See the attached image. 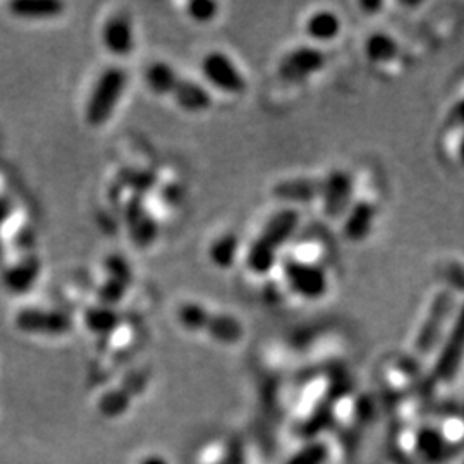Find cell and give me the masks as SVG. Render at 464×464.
Segmentation results:
<instances>
[{"instance_id": "cell-1", "label": "cell", "mask_w": 464, "mask_h": 464, "mask_svg": "<svg viewBox=\"0 0 464 464\" xmlns=\"http://www.w3.org/2000/svg\"><path fill=\"white\" fill-rule=\"evenodd\" d=\"M298 224L299 214L295 208H284L270 217L260 237L248 249L246 264L249 270L258 276L270 272L277 262V251L296 231Z\"/></svg>"}, {"instance_id": "cell-2", "label": "cell", "mask_w": 464, "mask_h": 464, "mask_svg": "<svg viewBox=\"0 0 464 464\" xmlns=\"http://www.w3.org/2000/svg\"><path fill=\"white\" fill-rule=\"evenodd\" d=\"M128 74L122 67H109L100 74L88 103H86V121L92 126L105 124L116 111L122 93L126 90Z\"/></svg>"}, {"instance_id": "cell-3", "label": "cell", "mask_w": 464, "mask_h": 464, "mask_svg": "<svg viewBox=\"0 0 464 464\" xmlns=\"http://www.w3.org/2000/svg\"><path fill=\"white\" fill-rule=\"evenodd\" d=\"M178 320L184 329L195 332H207L220 343H236L243 335V325L239 320L226 314H214L201 304L184 303L178 310Z\"/></svg>"}, {"instance_id": "cell-4", "label": "cell", "mask_w": 464, "mask_h": 464, "mask_svg": "<svg viewBox=\"0 0 464 464\" xmlns=\"http://www.w3.org/2000/svg\"><path fill=\"white\" fill-rule=\"evenodd\" d=\"M201 71L207 82L220 92L239 95L246 90V80L243 72L224 52H210L201 61Z\"/></svg>"}, {"instance_id": "cell-5", "label": "cell", "mask_w": 464, "mask_h": 464, "mask_svg": "<svg viewBox=\"0 0 464 464\" xmlns=\"http://www.w3.org/2000/svg\"><path fill=\"white\" fill-rule=\"evenodd\" d=\"M284 276L293 293L301 298L318 299L327 293V276L320 266L299 260H287L284 264Z\"/></svg>"}, {"instance_id": "cell-6", "label": "cell", "mask_w": 464, "mask_h": 464, "mask_svg": "<svg viewBox=\"0 0 464 464\" xmlns=\"http://www.w3.org/2000/svg\"><path fill=\"white\" fill-rule=\"evenodd\" d=\"M325 64V53L316 47H299L291 50L279 64L282 80L298 83L314 76Z\"/></svg>"}, {"instance_id": "cell-7", "label": "cell", "mask_w": 464, "mask_h": 464, "mask_svg": "<svg viewBox=\"0 0 464 464\" xmlns=\"http://www.w3.org/2000/svg\"><path fill=\"white\" fill-rule=\"evenodd\" d=\"M353 189L354 184L344 170H334L325 179H322V201H324V210L327 216L335 218V217L344 216L351 205L353 199Z\"/></svg>"}, {"instance_id": "cell-8", "label": "cell", "mask_w": 464, "mask_h": 464, "mask_svg": "<svg viewBox=\"0 0 464 464\" xmlns=\"http://www.w3.org/2000/svg\"><path fill=\"white\" fill-rule=\"evenodd\" d=\"M464 358V306L459 310L454 325L450 327L448 341L440 351L439 362L435 365V375L442 381H450L456 377L458 368Z\"/></svg>"}, {"instance_id": "cell-9", "label": "cell", "mask_w": 464, "mask_h": 464, "mask_svg": "<svg viewBox=\"0 0 464 464\" xmlns=\"http://www.w3.org/2000/svg\"><path fill=\"white\" fill-rule=\"evenodd\" d=\"M450 310H452V296L450 295L444 293L435 299V303L431 304L429 318L423 324L421 332L418 334L416 346L421 353H429L437 344V341L442 334V327L446 324V318L450 315Z\"/></svg>"}, {"instance_id": "cell-10", "label": "cell", "mask_w": 464, "mask_h": 464, "mask_svg": "<svg viewBox=\"0 0 464 464\" xmlns=\"http://www.w3.org/2000/svg\"><path fill=\"white\" fill-rule=\"evenodd\" d=\"M102 38L107 50L116 55H128L130 52H133L134 32L130 17L124 14L111 17L105 23Z\"/></svg>"}, {"instance_id": "cell-11", "label": "cell", "mask_w": 464, "mask_h": 464, "mask_svg": "<svg viewBox=\"0 0 464 464\" xmlns=\"http://www.w3.org/2000/svg\"><path fill=\"white\" fill-rule=\"evenodd\" d=\"M17 325L24 332H34L42 335H61L69 331L71 322L66 315L61 314L32 310L17 316Z\"/></svg>"}, {"instance_id": "cell-12", "label": "cell", "mask_w": 464, "mask_h": 464, "mask_svg": "<svg viewBox=\"0 0 464 464\" xmlns=\"http://www.w3.org/2000/svg\"><path fill=\"white\" fill-rule=\"evenodd\" d=\"M274 197L285 203H308L322 198V181L298 178L274 186Z\"/></svg>"}, {"instance_id": "cell-13", "label": "cell", "mask_w": 464, "mask_h": 464, "mask_svg": "<svg viewBox=\"0 0 464 464\" xmlns=\"http://www.w3.org/2000/svg\"><path fill=\"white\" fill-rule=\"evenodd\" d=\"M377 216V208L368 201H358L349 208L344 222V236L353 243L365 241L368 234L373 229V222Z\"/></svg>"}, {"instance_id": "cell-14", "label": "cell", "mask_w": 464, "mask_h": 464, "mask_svg": "<svg viewBox=\"0 0 464 464\" xmlns=\"http://www.w3.org/2000/svg\"><path fill=\"white\" fill-rule=\"evenodd\" d=\"M170 97L188 112H203L212 105V97L203 84L184 78H179L178 83L174 84Z\"/></svg>"}, {"instance_id": "cell-15", "label": "cell", "mask_w": 464, "mask_h": 464, "mask_svg": "<svg viewBox=\"0 0 464 464\" xmlns=\"http://www.w3.org/2000/svg\"><path fill=\"white\" fill-rule=\"evenodd\" d=\"M128 216H130L134 241L140 246H149L150 243H153L155 237H157V224L147 214V210L140 203V198H134L130 203V214Z\"/></svg>"}, {"instance_id": "cell-16", "label": "cell", "mask_w": 464, "mask_h": 464, "mask_svg": "<svg viewBox=\"0 0 464 464\" xmlns=\"http://www.w3.org/2000/svg\"><path fill=\"white\" fill-rule=\"evenodd\" d=\"M341 34V19L331 11H318L306 21V34L316 42H331Z\"/></svg>"}, {"instance_id": "cell-17", "label": "cell", "mask_w": 464, "mask_h": 464, "mask_svg": "<svg viewBox=\"0 0 464 464\" xmlns=\"http://www.w3.org/2000/svg\"><path fill=\"white\" fill-rule=\"evenodd\" d=\"M179 78L181 76L176 72V69L169 66L167 63H153L145 72L147 84L157 95H170Z\"/></svg>"}, {"instance_id": "cell-18", "label": "cell", "mask_w": 464, "mask_h": 464, "mask_svg": "<svg viewBox=\"0 0 464 464\" xmlns=\"http://www.w3.org/2000/svg\"><path fill=\"white\" fill-rule=\"evenodd\" d=\"M366 57L373 63H389L398 55V42L391 34L377 32L370 34L365 44Z\"/></svg>"}, {"instance_id": "cell-19", "label": "cell", "mask_w": 464, "mask_h": 464, "mask_svg": "<svg viewBox=\"0 0 464 464\" xmlns=\"http://www.w3.org/2000/svg\"><path fill=\"white\" fill-rule=\"evenodd\" d=\"M239 251V239L236 234H224L222 237H218L216 243H212V246L208 249L210 260L214 266L218 268H231L236 262Z\"/></svg>"}, {"instance_id": "cell-20", "label": "cell", "mask_w": 464, "mask_h": 464, "mask_svg": "<svg viewBox=\"0 0 464 464\" xmlns=\"http://www.w3.org/2000/svg\"><path fill=\"white\" fill-rule=\"evenodd\" d=\"M13 13L16 16L28 17V19H47V17L59 16V13L64 9L63 4L57 2H17L11 5Z\"/></svg>"}, {"instance_id": "cell-21", "label": "cell", "mask_w": 464, "mask_h": 464, "mask_svg": "<svg viewBox=\"0 0 464 464\" xmlns=\"http://www.w3.org/2000/svg\"><path fill=\"white\" fill-rule=\"evenodd\" d=\"M114 312H111L109 308H99V310H92L88 312L86 316V324L88 327H92L95 332H111L112 329H116L117 324H119V318H117Z\"/></svg>"}, {"instance_id": "cell-22", "label": "cell", "mask_w": 464, "mask_h": 464, "mask_svg": "<svg viewBox=\"0 0 464 464\" xmlns=\"http://www.w3.org/2000/svg\"><path fill=\"white\" fill-rule=\"evenodd\" d=\"M218 4L210 0H197L188 4V14L197 23H208L217 16Z\"/></svg>"}, {"instance_id": "cell-23", "label": "cell", "mask_w": 464, "mask_h": 464, "mask_svg": "<svg viewBox=\"0 0 464 464\" xmlns=\"http://www.w3.org/2000/svg\"><path fill=\"white\" fill-rule=\"evenodd\" d=\"M128 406V399L122 392H111L105 398L100 399V411L105 416H119Z\"/></svg>"}, {"instance_id": "cell-24", "label": "cell", "mask_w": 464, "mask_h": 464, "mask_svg": "<svg viewBox=\"0 0 464 464\" xmlns=\"http://www.w3.org/2000/svg\"><path fill=\"white\" fill-rule=\"evenodd\" d=\"M449 121H450L452 124H459V126L463 124L464 126V100H459V102L452 107Z\"/></svg>"}, {"instance_id": "cell-25", "label": "cell", "mask_w": 464, "mask_h": 464, "mask_svg": "<svg viewBox=\"0 0 464 464\" xmlns=\"http://www.w3.org/2000/svg\"><path fill=\"white\" fill-rule=\"evenodd\" d=\"M362 7H363L365 11H377V9H381L382 4H379V2H375V4H370V2H363V4H362Z\"/></svg>"}, {"instance_id": "cell-26", "label": "cell", "mask_w": 464, "mask_h": 464, "mask_svg": "<svg viewBox=\"0 0 464 464\" xmlns=\"http://www.w3.org/2000/svg\"><path fill=\"white\" fill-rule=\"evenodd\" d=\"M459 159H461V162L464 164V136L463 141H461V145H459Z\"/></svg>"}, {"instance_id": "cell-27", "label": "cell", "mask_w": 464, "mask_h": 464, "mask_svg": "<svg viewBox=\"0 0 464 464\" xmlns=\"http://www.w3.org/2000/svg\"><path fill=\"white\" fill-rule=\"evenodd\" d=\"M141 464H159V461L157 459H147V461H143Z\"/></svg>"}]
</instances>
